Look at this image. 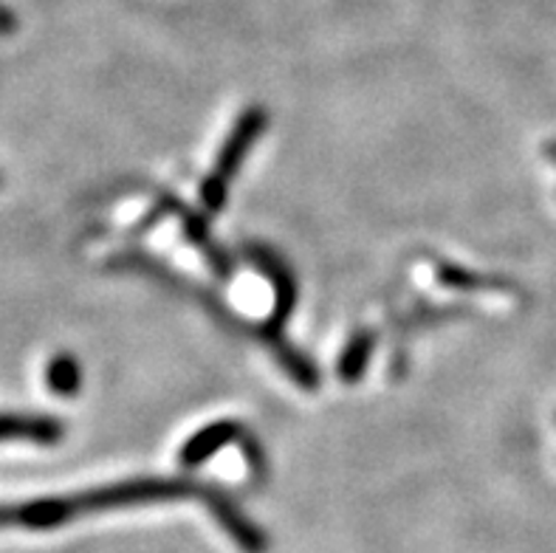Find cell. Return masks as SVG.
I'll return each instance as SVG.
<instances>
[{
	"instance_id": "obj_1",
	"label": "cell",
	"mask_w": 556,
	"mask_h": 553,
	"mask_svg": "<svg viewBox=\"0 0 556 553\" xmlns=\"http://www.w3.org/2000/svg\"><path fill=\"white\" fill-rule=\"evenodd\" d=\"M198 491H201V486L190 480V477H136V480H122V483L68 494V498H46L42 500V519H46L49 528H56L63 526V523H71L74 517H83V514L169 503V500L190 498V494H198Z\"/></svg>"
},
{
	"instance_id": "obj_2",
	"label": "cell",
	"mask_w": 556,
	"mask_h": 553,
	"mask_svg": "<svg viewBox=\"0 0 556 553\" xmlns=\"http://www.w3.org/2000/svg\"><path fill=\"white\" fill-rule=\"evenodd\" d=\"M268 125V113L263 108H247L240 113L238 122H235L232 134L224 141L218 159H215V167H212L210 176L201 184V203L210 215L220 212L226 206V198H229V184L238 176L240 164L247 162V155L252 153L254 141L261 139V134Z\"/></svg>"
},
{
	"instance_id": "obj_3",
	"label": "cell",
	"mask_w": 556,
	"mask_h": 553,
	"mask_svg": "<svg viewBox=\"0 0 556 553\" xmlns=\"http://www.w3.org/2000/svg\"><path fill=\"white\" fill-rule=\"evenodd\" d=\"M198 498L204 500L210 514L218 519V526L232 537L235 545L243 553H266L268 537L254 526V519L247 512H240V505L235 503L224 489L218 486H201Z\"/></svg>"
},
{
	"instance_id": "obj_4",
	"label": "cell",
	"mask_w": 556,
	"mask_h": 553,
	"mask_svg": "<svg viewBox=\"0 0 556 553\" xmlns=\"http://www.w3.org/2000/svg\"><path fill=\"white\" fill-rule=\"evenodd\" d=\"M249 257L263 274H266V280H271L275 286V311H271V319L266 325L271 328H282L286 319L294 314V305H296V282H294V274L291 268L286 266V260L280 257L277 252L266 249V246H249Z\"/></svg>"
},
{
	"instance_id": "obj_5",
	"label": "cell",
	"mask_w": 556,
	"mask_h": 553,
	"mask_svg": "<svg viewBox=\"0 0 556 553\" xmlns=\"http://www.w3.org/2000/svg\"><path fill=\"white\" fill-rule=\"evenodd\" d=\"M249 429H243L238 420H215L210 427L198 429L190 441L184 443L181 452H178V461H181L184 469H195L201 463L210 461L215 452H220L224 447H232V443H247Z\"/></svg>"
},
{
	"instance_id": "obj_6",
	"label": "cell",
	"mask_w": 556,
	"mask_h": 553,
	"mask_svg": "<svg viewBox=\"0 0 556 553\" xmlns=\"http://www.w3.org/2000/svg\"><path fill=\"white\" fill-rule=\"evenodd\" d=\"M65 438V427L49 415H0V443L26 441L37 447H54Z\"/></svg>"
},
{
	"instance_id": "obj_7",
	"label": "cell",
	"mask_w": 556,
	"mask_h": 553,
	"mask_svg": "<svg viewBox=\"0 0 556 553\" xmlns=\"http://www.w3.org/2000/svg\"><path fill=\"white\" fill-rule=\"evenodd\" d=\"M263 342H266L268 351L275 353L277 365L289 373L296 385L303 387V390H308V392L317 390L319 381H323V376H319V367L314 365V362H311V359L305 356L303 351H296L289 339L282 337V328H271V325H263Z\"/></svg>"
},
{
	"instance_id": "obj_8",
	"label": "cell",
	"mask_w": 556,
	"mask_h": 553,
	"mask_svg": "<svg viewBox=\"0 0 556 553\" xmlns=\"http://www.w3.org/2000/svg\"><path fill=\"white\" fill-rule=\"evenodd\" d=\"M376 351V334L374 330H356L348 344L339 353L337 362V376L345 381V385H356L362 376H365L367 365H370V356Z\"/></svg>"
},
{
	"instance_id": "obj_9",
	"label": "cell",
	"mask_w": 556,
	"mask_h": 553,
	"mask_svg": "<svg viewBox=\"0 0 556 553\" xmlns=\"http://www.w3.org/2000/svg\"><path fill=\"white\" fill-rule=\"evenodd\" d=\"M178 212H181V221H184V235H187V240H190V243H195L198 249H201V254L210 260L212 272L220 274V277L232 274V260L226 257V252H220L218 243L212 240L210 226H206L204 217L195 215V212H190L187 206H178Z\"/></svg>"
},
{
	"instance_id": "obj_10",
	"label": "cell",
	"mask_w": 556,
	"mask_h": 553,
	"mask_svg": "<svg viewBox=\"0 0 556 553\" xmlns=\"http://www.w3.org/2000/svg\"><path fill=\"white\" fill-rule=\"evenodd\" d=\"M46 385L60 399H74L83 387V370L79 362L71 353H56L46 367Z\"/></svg>"
},
{
	"instance_id": "obj_11",
	"label": "cell",
	"mask_w": 556,
	"mask_h": 553,
	"mask_svg": "<svg viewBox=\"0 0 556 553\" xmlns=\"http://www.w3.org/2000/svg\"><path fill=\"white\" fill-rule=\"evenodd\" d=\"M438 282L450 288H508L506 280H486L483 274L466 272L460 266H438Z\"/></svg>"
},
{
	"instance_id": "obj_12",
	"label": "cell",
	"mask_w": 556,
	"mask_h": 553,
	"mask_svg": "<svg viewBox=\"0 0 556 553\" xmlns=\"http://www.w3.org/2000/svg\"><path fill=\"white\" fill-rule=\"evenodd\" d=\"M14 32H17V17L0 3V37H9L14 35Z\"/></svg>"
},
{
	"instance_id": "obj_13",
	"label": "cell",
	"mask_w": 556,
	"mask_h": 553,
	"mask_svg": "<svg viewBox=\"0 0 556 553\" xmlns=\"http://www.w3.org/2000/svg\"><path fill=\"white\" fill-rule=\"evenodd\" d=\"M545 155H548L551 162H554V164H556V139H551V141H548V144H545Z\"/></svg>"
}]
</instances>
